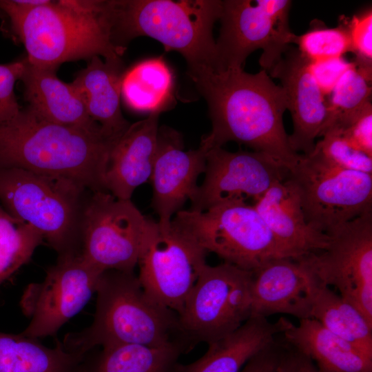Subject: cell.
<instances>
[{
	"label": "cell",
	"mask_w": 372,
	"mask_h": 372,
	"mask_svg": "<svg viewBox=\"0 0 372 372\" xmlns=\"http://www.w3.org/2000/svg\"><path fill=\"white\" fill-rule=\"evenodd\" d=\"M310 318L372 355V323L355 306L331 290L315 276Z\"/></svg>",
	"instance_id": "obj_26"
},
{
	"label": "cell",
	"mask_w": 372,
	"mask_h": 372,
	"mask_svg": "<svg viewBox=\"0 0 372 372\" xmlns=\"http://www.w3.org/2000/svg\"><path fill=\"white\" fill-rule=\"evenodd\" d=\"M268 72L280 79L287 98L293 125L289 136L291 149L311 154L326 123L329 104L310 71L309 61L298 49L289 47Z\"/></svg>",
	"instance_id": "obj_17"
},
{
	"label": "cell",
	"mask_w": 372,
	"mask_h": 372,
	"mask_svg": "<svg viewBox=\"0 0 372 372\" xmlns=\"http://www.w3.org/2000/svg\"><path fill=\"white\" fill-rule=\"evenodd\" d=\"M81 254L60 256L43 282L29 285L20 307L30 322L22 334L39 338L55 335L96 293L102 273Z\"/></svg>",
	"instance_id": "obj_14"
},
{
	"label": "cell",
	"mask_w": 372,
	"mask_h": 372,
	"mask_svg": "<svg viewBox=\"0 0 372 372\" xmlns=\"http://www.w3.org/2000/svg\"><path fill=\"white\" fill-rule=\"evenodd\" d=\"M314 278L302 256L268 261L253 271L251 317L281 313L310 318Z\"/></svg>",
	"instance_id": "obj_18"
},
{
	"label": "cell",
	"mask_w": 372,
	"mask_h": 372,
	"mask_svg": "<svg viewBox=\"0 0 372 372\" xmlns=\"http://www.w3.org/2000/svg\"><path fill=\"white\" fill-rule=\"evenodd\" d=\"M56 71L34 65L27 59L21 81L28 107L51 122L103 132L90 118L84 103L72 83L62 81L57 77Z\"/></svg>",
	"instance_id": "obj_22"
},
{
	"label": "cell",
	"mask_w": 372,
	"mask_h": 372,
	"mask_svg": "<svg viewBox=\"0 0 372 372\" xmlns=\"http://www.w3.org/2000/svg\"><path fill=\"white\" fill-rule=\"evenodd\" d=\"M27 57L0 64V123L10 120L21 110L15 93L14 85L21 80L25 71Z\"/></svg>",
	"instance_id": "obj_34"
},
{
	"label": "cell",
	"mask_w": 372,
	"mask_h": 372,
	"mask_svg": "<svg viewBox=\"0 0 372 372\" xmlns=\"http://www.w3.org/2000/svg\"><path fill=\"white\" fill-rule=\"evenodd\" d=\"M287 178L307 223L322 233L372 210V174L341 168L311 153L300 154Z\"/></svg>",
	"instance_id": "obj_10"
},
{
	"label": "cell",
	"mask_w": 372,
	"mask_h": 372,
	"mask_svg": "<svg viewBox=\"0 0 372 372\" xmlns=\"http://www.w3.org/2000/svg\"><path fill=\"white\" fill-rule=\"evenodd\" d=\"M251 205L291 257L319 252L327 247L329 236L307 223L298 192L287 178L275 183Z\"/></svg>",
	"instance_id": "obj_20"
},
{
	"label": "cell",
	"mask_w": 372,
	"mask_h": 372,
	"mask_svg": "<svg viewBox=\"0 0 372 372\" xmlns=\"http://www.w3.org/2000/svg\"><path fill=\"white\" fill-rule=\"evenodd\" d=\"M160 112L130 124L113 145L105 174L106 191L130 200L134 190L149 182L153 171Z\"/></svg>",
	"instance_id": "obj_19"
},
{
	"label": "cell",
	"mask_w": 372,
	"mask_h": 372,
	"mask_svg": "<svg viewBox=\"0 0 372 372\" xmlns=\"http://www.w3.org/2000/svg\"><path fill=\"white\" fill-rule=\"evenodd\" d=\"M351 49L355 54V66L368 75L371 76L372 63V12L367 10L346 21Z\"/></svg>",
	"instance_id": "obj_33"
},
{
	"label": "cell",
	"mask_w": 372,
	"mask_h": 372,
	"mask_svg": "<svg viewBox=\"0 0 372 372\" xmlns=\"http://www.w3.org/2000/svg\"><path fill=\"white\" fill-rule=\"evenodd\" d=\"M125 72L121 59L103 61L94 56L72 82L90 118L113 140H117L130 125L120 105Z\"/></svg>",
	"instance_id": "obj_21"
},
{
	"label": "cell",
	"mask_w": 372,
	"mask_h": 372,
	"mask_svg": "<svg viewBox=\"0 0 372 372\" xmlns=\"http://www.w3.org/2000/svg\"><path fill=\"white\" fill-rule=\"evenodd\" d=\"M221 10L218 0L111 1L112 40L123 54L134 38L149 37L165 51L179 52L187 61L188 73L204 68L215 70L212 32Z\"/></svg>",
	"instance_id": "obj_5"
},
{
	"label": "cell",
	"mask_w": 372,
	"mask_h": 372,
	"mask_svg": "<svg viewBox=\"0 0 372 372\" xmlns=\"http://www.w3.org/2000/svg\"><path fill=\"white\" fill-rule=\"evenodd\" d=\"M277 372L324 371L320 370L310 358L285 341L281 342Z\"/></svg>",
	"instance_id": "obj_37"
},
{
	"label": "cell",
	"mask_w": 372,
	"mask_h": 372,
	"mask_svg": "<svg viewBox=\"0 0 372 372\" xmlns=\"http://www.w3.org/2000/svg\"><path fill=\"white\" fill-rule=\"evenodd\" d=\"M96 293L93 322L65 335L61 342L65 350L87 354L96 347L116 344H178L191 350L178 314L151 298L134 271H105Z\"/></svg>",
	"instance_id": "obj_4"
},
{
	"label": "cell",
	"mask_w": 372,
	"mask_h": 372,
	"mask_svg": "<svg viewBox=\"0 0 372 372\" xmlns=\"http://www.w3.org/2000/svg\"><path fill=\"white\" fill-rule=\"evenodd\" d=\"M207 152L200 146L185 151L178 132L167 126L158 128L149 182L152 207L158 216L160 225H169L185 203L194 196L198 178L205 170Z\"/></svg>",
	"instance_id": "obj_16"
},
{
	"label": "cell",
	"mask_w": 372,
	"mask_h": 372,
	"mask_svg": "<svg viewBox=\"0 0 372 372\" xmlns=\"http://www.w3.org/2000/svg\"><path fill=\"white\" fill-rule=\"evenodd\" d=\"M281 342L276 340L251 358L240 372H277Z\"/></svg>",
	"instance_id": "obj_38"
},
{
	"label": "cell",
	"mask_w": 372,
	"mask_h": 372,
	"mask_svg": "<svg viewBox=\"0 0 372 372\" xmlns=\"http://www.w3.org/2000/svg\"><path fill=\"white\" fill-rule=\"evenodd\" d=\"M207 251L172 220L154 221L138 260V278L145 291L158 304L178 314L205 266Z\"/></svg>",
	"instance_id": "obj_12"
},
{
	"label": "cell",
	"mask_w": 372,
	"mask_h": 372,
	"mask_svg": "<svg viewBox=\"0 0 372 372\" xmlns=\"http://www.w3.org/2000/svg\"><path fill=\"white\" fill-rule=\"evenodd\" d=\"M284 340L310 358L324 372H372V355L333 333L313 318L293 323Z\"/></svg>",
	"instance_id": "obj_24"
},
{
	"label": "cell",
	"mask_w": 372,
	"mask_h": 372,
	"mask_svg": "<svg viewBox=\"0 0 372 372\" xmlns=\"http://www.w3.org/2000/svg\"><path fill=\"white\" fill-rule=\"evenodd\" d=\"M252 276L227 262L205 265L178 314L191 349L231 334L251 316Z\"/></svg>",
	"instance_id": "obj_8"
},
{
	"label": "cell",
	"mask_w": 372,
	"mask_h": 372,
	"mask_svg": "<svg viewBox=\"0 0 372 372\" xmlns=\"http://www.w3.org/2000/svg\"><path fill=\"white\" fill-rule=\"evenodd\" d=\"M90 353L85 372H178L187 351L178 344H116L103 347L92 356Z\"/></svg>",
	"instance_id": "obj_27"
},
{
	"label": "cell",
	"mask_w": 372,
	"mask_h": 372,
	"mask_svg": "<svg viewBox=\"0 0 372 372\" xmlns=\"http://www.w3.org/2000/svg\"><path fill=\"white\" fill-rule=\"evenodd\" d=\"M353 63L342 57L310 62V71L323 94L329 96L342 75L353 66Z\"/></svg>",
	"instance_id": "obj_36"
},
{
	"label": "cell",
	"mask_w": 372,
	"mask_h": 372,
	"mask_svg": "<svg viewBox=\"0 0 372 372\" xmlns=\"http://www.w3.org/2000/svg\"><path fill=\"white\" fill-rule=\"evenodd\" d=\"M371 76L353 63L328 97V117L320 136L328 130L344 127L371 103Z\"/></svg>",
	"instance_id": "obj_29"
},
{
	"label": "cell",
	"mask_w": 372,
	"mask_h": 372,
	"mask_svg": "<svg viewBox=\"0 0 372 372\" xmlns=\"http://www.w3.org/2000/svg\"><path fill=\"white\" fill-rule=\"evenodd\" d=\"M172 73L162 57L144 60L125 72L121 94L136 111L162 112L173 97Z\"/></svg>",
	"instance_id": "obj_28"
},
{
	"label": "cell",
	"mask_w": 372,
	"mask_h": 372,
	"mask_svg": "<svg viewBox=\"0 0 372 372\" xmlns=\"http://www.w3.org/2000/svg\"><path fill=\"white\" fill-rule=\"evenodd\" d=\"M87 189L65 177L0 169V203L33 227L59 256L81 254V220Z\"/></svg>",
	"instance_id": "obj_6"
},
{
	"label": "cell",
	"mask_w": 372,
	"mask_h": 372,
	"mask_svg": "<svg viewBox=\"0 0 372 372\" xmlns=\"http://www.w3.org/2000/svg\"><path fill=\"white\" fill-rule=\"evenodd\" d=\"M0 12L34 65L56 70L66 61L123 54L112 40L110 1H48L23 12L0 0Z\"/></svg>",
	"instance_id": "obj_3"
},
{
	"label": "cell",
	"mask_w": 372,
	"mask_h": 372,
	"mask_svg": "<svg viewBox=\"0 0 372 372\" xmlns=\"http://www.w3.org/2000/svg\"><path fill=\"white\" fill-rule=\"evenodd\" d=\"M154 221L131 199H118L108 192H92L82 211L81 255L101 271H134Z\"/></svg>",
	"instance_id": "obj_11"
},
{
	"label": "cell",
	"mask_w": 372,
	"mask_h": 372,
	"mask_svg": "<svg viewBox=\"0 0 372 372\" xmlns=\"http://www.w3.org/2000/svg\"><path fill=\"white\" fill-rule=\"evenodd\" d=\"M117 140L102 132L48 121L28 106L0 123V169L20 168L72 179L91 192H107L105 174Z\"/></svg>",
	"instance_id": "obj_2"
},
{
	"label": "cell",
	"mask_w": 372,
	"mask_h": 372,
	"mask_svg": "<svg viewBox=\"0 0 372 372\" xmlns=\"http://www.w3.org/2000/svg\"><path fill=\"white\" fill-rule=\"evenodd\" d=\"M331 130H338L354 147L372 157L371 103L344 127Z\"/></svg>",
	"instance_id": "obj_35"
},
{
	"label": "cell",
	"mask_w": 372,
	"mask_h": 372,
	"mask_svg": "<svg viewBox=\"0 0 372 372\" xmlns=\"http://www.w3.org/2000/svg\"><path fill=\"white\" fill-rule=\"evenodd\" d=\"M293 43L310 62L342 57L351 52V41L345 22L335 28L313 27L306 33L296 35Z\"/></svg>",
	"instance_id": "obj_31"
},
{
	"label": "cell",
	"mask_w": 372,
	"mask_h": 372,
	"mask_svg": "<svg viewBox=\"0 0 372 372\" xmlns=\"http://www.w3.org/2000/svg\"><path fill=\"white\" fill-rule=\"evenodd\" d=\"M291 323L285 317L275 322L250 317L231 334L209 344L201 358L180 364L178 372H240L251 358L273 343Z\"/></svg>",
	"instance_id": "obj_23"
},
{
	"label": "cell",
	"mask_w": 372,
	"mask_h": 372,
	"mask_svg": "<svg viewBox=\"0 0 372 372\" xmlns=\"http://www.w3.org/2000/svg\"><path fill=\"white\" fill-rule=\"evenodd\" d=\"M288 173L287 167L262 152L213 147L207 152L204 180L189 209L203 211L223 203L254 202Z\"/></svg>",
	"instance_id": "obj_15"
},
{
	"label": "cell",
	"mask_w": 372,
	"mask_h": 372,
	"mask_svg": "<svg viewBox=\"0 0 372 372\" xmlns=\"http://www.w3.org/2000/svg\"><path fill=\"white\" fill-rule=\"evenodd\" d=\"M206 100L212 128L200 146L207 151L234 141L262 152L288 170L300 154L291 147L282 116L288 109L284 89L267 72L205 68L188 73Z\"/></svg>",
	"instance_id": "obj_1"
},
{
	"label": "cell",
	"mask_w": 372,
	"mask_h": 372,
	"mask_svg": "<svg viewBox=\"0 0 372 372\" xmlns=\"http://www.w3.org/2000/svg\"><path fill=\"white\" fill-rule=\"evenodd\" d=\"M88 353L68 351L59 340L50 348L21 333L0 331V372H85Z\"/></svg>",
	"instance_id": "obj_25"
},
{
	"label": "cell",
	"mask_w": 372,
	"mask_h": 372,
	"mask_svg": "<svg viewBox=\"0 0 372 372\" xmlns=\"http://www.w3.org/2000/svg\"><path fill=\"white\" fill-rule=\"evenodd\" d=\"M311 153L341 168L372 174V157L354 147L340 132L329 130Z\"/></svg>",
	"instance_id": "obj_32"
},
{
	"label": "cell",
	"mask_w": 372,
	"mask_h": 372,
	"mask_svg": "<svg viewBox=\"0 0 372 372\" xmlns=\"http://www.w3.org/2000/svg\"><path fill=\"white\" fill-rule=\"evenodd\" d=\"M207 252L254 271L268 261L291 257L276 240L251 204L231 202L205 211H179L172 220Z\"/></svg>",
	"instance_id": "obj_7"
},
{
	"label": "cell",
	"mask_w": 372,
	"mask_h": 372,
	"mask_svg": "<svg viewBox=\"0 0 372 372\" xmlns=\"http://www.w3.org/2000/svg\"><path fill=\"white\" fill-rule=\"evenodd\" d=\"M326 234V249L302 258L321 282L334 287L372 323V210Z\"/></svg>",
	"instance_id": "obj_13"
},
{
	"label": "cell",
	"mask_w": 372,
	"mask_h": 372,
	"mask_svg": "<svg viewBox=\"0 0 372 372\" xmlns=\"http://www.w3.org/2000/svg\"><path fill=\"white\" fill-rule=\"evenodd\" d=\"M289 0L222 1L221 23L214 70L242 69L247 56L261 49L259 63L267 72L293 43Z\"/></svg>",
	"instance_id": "obj_9"
},
{
	"label": "cell",
	"mask_w": 372,
	"mask_h": 372,
	"mask_svg": "<svg viewBox=\"0 0 372 372\" xmlns=\"http://www.w3.org/2000/svg\"><path fill=\"white\" fill-rule=\"evenodd\" d=\"M43 240L33 227L11 216L0 203V285L29 261Z\"/></svg>",
	"instance_id": "obj_30"
}]
</instances>
